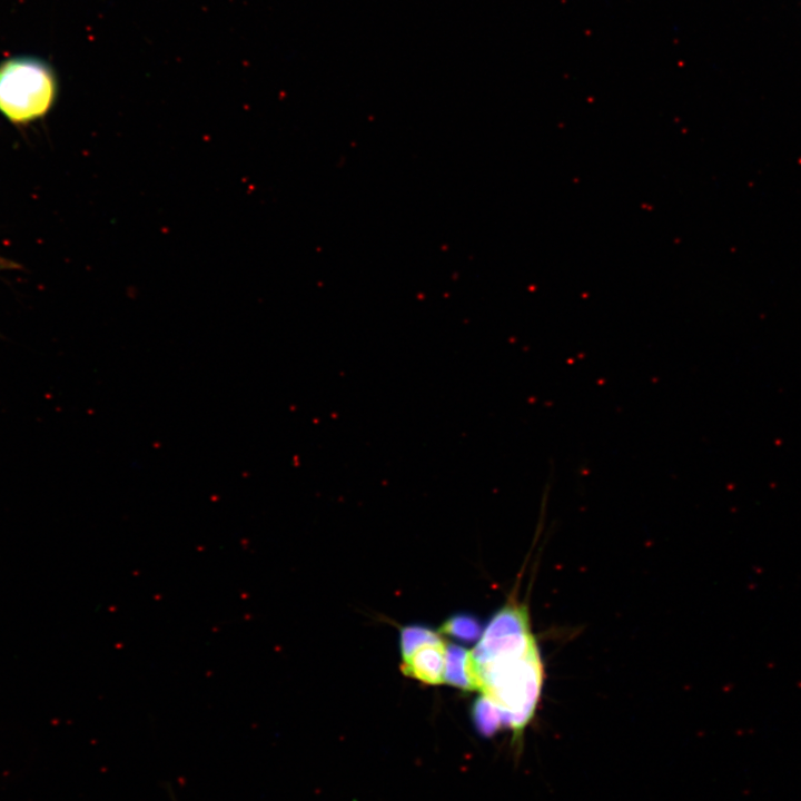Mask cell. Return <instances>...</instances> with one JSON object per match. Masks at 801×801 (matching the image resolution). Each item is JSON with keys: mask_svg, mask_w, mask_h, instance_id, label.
Wrapping results in <instances>:
<instances>
[{"mask_svg": "<svg viewBox=\"0 0 801 801\" xmlns=\"http://www.w3.org/2000/svg\"><path fill=\"white\" fill-rule=\"evenodd\" d=\"M473 690L494 709L500 726L521 733L532 720L543 685V663L524 605L507 604L468 651Z\"/></svg>", "mask_w": 801, "mask_h": 801, "instance_id": "1", "label": "cell"}, {"mask_svg": "<svg viewBox=\"0 0 801 801\" xmlns=\"http://www.w3.org/2000/svg\"><path fill=\"white\" fill-rule=\"evenodd\" d=\"M58 90L53 67L40 57L17 55L0 62V113L12 123L27 125L44 117Z\"/></svg>", "mask_w": 801, "mask_h": 801, "instance_id": "2", "label": "cell"}, {"mask_svg": "<svg viewBox=\"0 0 801 801\" xmlns=\"http://www.w3.org/2000/svg\"><path fill=\"white\" fill-rule=\"evenodd\" d=\"M446 643L442 637L426 642L403 656L402 672L424 683H444Z\"/></svg>", "mask_w": 801, "mask_h": 801, "instance_id": "3", "label": "cell"}, {"mask_svg": "<svg viewBox=\"0 0 801 801\" xmlns=\"http://www.w3.org/2000/svg\"><path fill=\"white\" fill-rule=\"evenodd\" d=\"M468 651L456 644L446 646L444 682L463 690H473L467 668Z\"/></svg>", "mask_w": 801, "mask_h": 801, "instance_id": "4", "label": "cell"}, {"mask_svg": "<svg viewBox=\"0 0 801 801\" xmlns=\"http://www.w3.org/2000/svg\"><path fill=\"white\" fill-rule=\"evenodd\" d=\"M441 632L465 642L476 641L483 633L478 621L467 614L449 617L441 626Z\"/></svg>", "mask_w": 801, "mask_h": 801, "instance_id": "5", "label": "cell"}, {"mask_svg": "<svg viewBox=\"0 0 801 801\" xmlns=\"http://www.w3.org/2000/svg\"><path fill=\"white\" fill-rule=\"evenodd\" d=\"M439 637L441 636L436 632L427 627L418 625L406 626L400 632L402 656H405L417 646Z\"/></svg>", "mask_w": 801, "mask_h": 801, "instance_id": "6", "label": "cell"}]
</instances>
